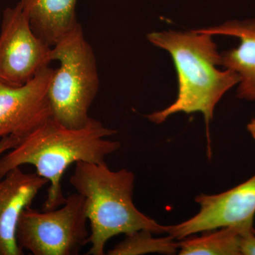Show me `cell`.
<instances>
[{
  "label": "cell",
  "mask_w": 255,
  "mask_h": 255,
  "mask_svg": "<svg viewBox=\"0 0 255 255\" xmlns=\"http://www.w3.org/2000/svg\"><path fill=\"white\" fill-rule=\"evenodd\" d=\"M116 132L94 119L81 128H70L50 117L0 157V178L11 169L31 164L49 184L42 209H58L66 200L61 183L65 171L79 162H105L107 156L120 148V142L107 139Z\"/></svg>",
  "instance_id": "obj_1"
},
{
  "label": "cell",
  "mask_w": 255,
  "mask_h": 255,
  "mask_svg": "<svg viewBox=\"0 0 255 255\" xmlns=\"http://www.w3.org/2000/svg\"><path fill=\"white\" fill-rule=\"evenodd\" d=\"M212 36L197 30L147 35L151 43L172 55L179 78L177 100L165 110L147 116L151 122L162 123L169 116L179 112H201L209 128L216 104L231 87L241 82L234 71L228 69L220 71L216 68L221 65V55Z\"/></svg>",
  "instance_id": "obj_2"
},
{
  "label": "cell",
  "mask_w": 255,
  "mask_h": 255,
  "mask_svg": "<svg viewBox=\"0 0 255 255\" xmlns=\"http://www.w3.org/2000/svg\"><path fill=\"white\" fill-rule=\"evenodd\" d=\"M134 181L132 172L127 169L112 170L105 162L75 164L70 182L85 198L91 228V248L87 255H103L107 242L118 235L128 236L139 231L155 234L168 232L169 226L159 224L134 205Z\"/></svg>",
  "instance_id": "obj_3"
},
{
  "label": "cell",
  "mask_w": 255,
  "mask_h": 255,
  "mask_svg": "<svg viewBox=\"0 0 255 255\" xmlns=\"http://www.w3.org/2000/svg\"><path fill=\"white\" fill-rule=\"evenodd\" d=\"M50 57L60 63L48 88L52 117L70 128L85 127L92 119L88 112L98 92L99 76L80 23L52 47Z\"/></svg>",
  "instance_id": "obj_4"
},
{
  "label": "cell",
  "mask_w": 255,
  "mask_h": 255,
  "mask_svg": "<svg viewBox=\"0 0 255 255\" xmlns=\"http://www.w3.org/2000/svg\"><path fill=\"white\" fill-rule=\"evenodd\" d=\"M85 199L78 193L58 209L40 212L30 206L18 220V246L34 255H78L89 243Z\"/></svg>",
  "instance_id": "obj_5"
},
{
  "label": "cell",
  "mask_w": 255,
  "mask_h": 255,
  "mask_svg": "<svg viewBox=\"0 0 255 255\" xmlns=\"http://www.w3.org/2000/svg\"><path fill=\"white\" fill-rule=\"evenodd\" d=\"M51 48L33 33L19 3L3 12L0 33V82L21 86L52 62Z\"/></svg>",
  "instance_id": "obj_6"
},
{
  "label": "cell",
  "mask_w": 255,
  "mask_h": 255,
  "mask_svg": "<svg viewBox=\"0 0 255 255\" xmlns=\"http://www.w3.org/2000/svg\"><path fill=\"white\" fill-rule=\"evenodd\" d=\"M196 202L200 206L199 213L184 222L169 226V236L181 240L221 228L253 226L255 175L221 194L198 196Z\"/></svg>",
  "instance_id": "obj_7"
},
{
  "label": "cell",
  "mask_w": 255,
  "mask_h": 255,
  "mask_svg": "<svg viewBox=\"0 0 255 255\" xmlns=\"http://www.w3.org/2000/svg\"><path fill=\"white\" fill-rule=\"evenodd\" d=\"M54 72L47 66L21 86L0 82V139H21L52 117L48 92Z\"/></svg>",
  "instance_id": "obj_8"
},
{
  "label": "cell",
  "mask_w": 255,
  "mask_h": 255,
  "mask_svg": "<svg viewBox=\"0 0 255 255\" xmlns=\"http://www.w3.org/2000/svg\"><path fill=\"white\" fill-rule=\"evenodd\" d=\"M47 184L45 178L26 173L21 167L0 178V255H23L16 240L18 220Z\"/></svg>",
  "instance_id": "obj_9"
},
{
  "label": "cell",
  "mask_w": 255,
  "mask_h": 255,
  "mask_svg": "<svg viewBox=\"0 0 255 255\" xmlns=\"http://www.w3.org/2000/svg\"><path fill=\"white\" fill-rule=\"evenodd\" d=\"M211 35L236 36L241 45L221 54V65L238 74L241 78L238 97L255 101V20L233 21L221 26L197 30Z\"/></svg>",
  "instance_id": "obj_10"
},
{
  "label": "cell",
  "mask_w": 255,
  "mask_h": 255,
  "mask_svg": "<svg viewBox=\"0 0 255 255\" xmlns=\"http://www.w3.org/2000/svg\"><path fill=\"white\" fill-rule=\"evenodd\" d=\"M78 0H20L33 33L54 46L78 25L75 8Z\"/></svg>",
  "instance_id": "obj_11"
},
{
  "label": "cell",
  "mask_w": 255,
  "mask_h": 255,
  "mask_svg": "<svg viewBox=\"0 0 255 255\" xmlns=\"http://www.w3.org/2000/svg\"><path fill=\"white\" fill-rule=\"evenodd\" d=\"M249 226L221 228L201 237L186 240L179 243V255H238L240 252V236Z\"/></svg>",
  "instance_id": "obj_12"
},
{
  "label": "cell",
  "mask_w": 255,
  "mask_h": 255,
  "mask_svg": "<svg viewBox=\"0 0 255 255\" xmlns=\"http://www.w3.org/2000/svg\"><path fill=\"white\" fill-rule=\"evenodd\" d=\"M148 231H139L127 236V238L109 252L111 255H138L147 253L174 254L179 249V243L174 238H155Z\"/></svg>",
  "instance_id": "obj_13"
},
{
  "label": "cell",
  "mask_w": 255,
  "mask_h": 255,
  "mask_svg": "<svg viewBox=\"0 0 255 255\" xmlns=\"http://www.w3.org/2000/svg\"><path fill=\"white\" fill-rule=\"evenodd\" d=\"M241 255H255V230L253 226L243 230L240 236Z\"/></svg>",
  "instance_id": "obj_14"
},
{
  "label": "cell",
  "mask_w": 255,
  "mask_h": 255,
  "mask_svg": "<svg viewBox=\"0 0 255 255\" xmlns=\"http://www.w3.org/2000/svg\"><path fill=\"white\" fill-rule=\"evenodd\" d=\"M20 140L21 138L14 135H8V136L1 137L0 139V157L4 155L5 152L16 147Z\"/></svg>",
  "instance_id": "obj_15"
},
{
  "label": "cell",
  "mask_w": 255,
  "mask_h": 255,
  "mask_svg": "<svg viewBox=\"0 0 255 255\" xmlns=\"http://www.w3.org/2000/svg\"><path fill=\"white\" fill-rule=\"evenodd\" d=\"M248 129L255 140V119L252 120L251 123L248 124Z\"/></svg>",
  "instance_id": "obj_16"
}]
</instances>
